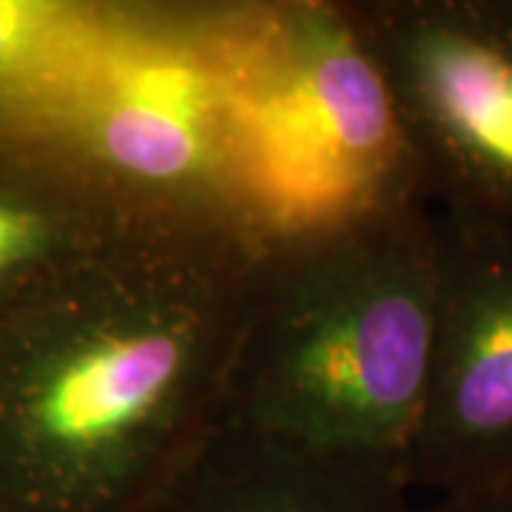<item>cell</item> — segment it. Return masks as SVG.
Listing matches in <instances>:
<instances>
[{
  "mask_svg": "<svg viewBox=\"0 0 512 512\" xmlns=\"http://www.w3.org/2000/svg\"><path fill=\"white\" fill-rule=\"evenodd\" d=\"M256 242L148 214L0 319V512H137L217 421Z\"/></svg>",
  "mask_w": 512,
  "mask_h": 512,
  "instance_id": "6da1fadb",
  "label": "cell"
},
{
  "mask_svg": "<svg viewBox=\"0 0 512 512\" xmlns=\"http://www.w3.org/2000/svg\"><path fill=\"white\" fill-rule=\"evenodd\" d=\"M436 322L439 242L424 197L265 239L220 413L404 476Z\"/></svg>",
  "mask_w": 512,
  "mask_h": 512,
  "instance_id": "7a4b0ae2",
  "label": "cell"
},
{
  "mask_svg": "<svg viewBox=\"0 0 512 512\" xmlns=\"http://www.w3.org/2000/svg\"><path fill=\"white\" fill-rule=\"evenodd\" d=\"M214 49L239 208L256 242L382 202L427 200L345 3L222 6Z\"/></svg>",
  "mask_w": 512,
  "mask_h": 512,
  "instance_id": "3957f363",
  "label": "cell"
},
{
  "mask_svg": "<svg viewBox=\"0 0 512 512\" xmlns=\"http://www.w3.org/2000/svg\"><path fill=\"white\" fill-rule=\"evenodd\" d=\"M433 208L512 225V0L345 3Z\"/></svg>",
  "mask_w": 512,
  "mask_h": 512,
  "instance_id": "277c9868",
  "label": "cell"
},
{
  "mask_svg": "<svg viewBox=\"0 0 512 512\" xmlns=\"http://www.w3.org/2000/svg\"><path fill=\"white\" fill-rule=\"evenodd\" d=\"M439 322L419 430L404 458L413 490L512 484V225L433 208Z\"/></svg>",
  "mask_w": 512,
  "mask_h": 512,
  "instance_id": "5b68a950",
  "label": "cell"
},
{
  "mask_svg": "<svg viewBox=\"0 0 512 512\" xmlns=\"http://www.w3.org/2000/svg\"><path fill=\"white\" fill-rule=\"evenodd\" d=\"M137 512H421L402 470L220 413Z\"/></svg>",
  "mask_w": 512,
  "mask_h": 512,
  "instance_id": "8992f818",
  "label": "cell"
},
{
  "mask_svg": "<svg viewBox=\"0 0 512 512\" xmlns=\"http://www.w3.org/2000/svg\"><path fill=\"white\" fill-rule=\"evenodd\" d=\"M148 214L52 131H0V319Z\"/></svg>",
  "mask_w": 512,
  "mask_h": 512,
  "instance_id": "52a82bcc",
  "label": "cell"
},
{
  "mask_svg": "<svg viewBox=\"0 0 512 512\" xmlns=\"http://www.w3.org/2000/svg\"><path fill=\"white\" fill-rule=\"evenodd\" d=\"M114 6L0 0V131H49Z\"/></svg>",
  "mask_w": 512,
  "mask_h": 512,
  "instance_id": "ba28073f",
  "label": "cell"
},
{
  "mask_svg": "<svg viewBox=\"0 0 512 512\" xmlns=\"http://www.w3.org/2000/svg\"><path fill=\"white\" fill-rule=\"evenodd\" d=\"M421 512H512V484L441 495L433 507H421Z\"/></svg>",
  "mask_w": 512,
  "mask_h": 512,
  "instance_id": "9c48e42d",
  "label": "cell"
}]
</instances>
